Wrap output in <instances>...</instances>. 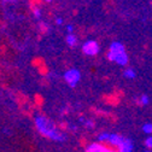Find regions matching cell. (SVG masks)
Listing matches in <instances>:
<instances>
[{"mask_svg": "<svg viewBox=\"0 0 152 152\" xmlns=\"http://www.w3.org/2000/svg\"><path fill=\"white\" fill-rule=\"evenodd\" d=\"M5 3H15V1H17V0H4Z\"/></svg>", "mask_w": 152, "mask_h": 152, "instance_id": "cell-19", "label": "cell"}, {"mask_svg": "<svg viewBox=\"0 0 152 152\" xmlns=\"http://www.w3.org/2000/svg\"><path fill=\"white\" fill-rule=\"evenodd\" d=\"M76 42H77V37H76L74 34H68L66 36V44L71 47H74L76 45Z\"/></svg>", "mask_w": 152, "mask_h": 152, "instance_id": "cell-10", "label": "cell"}, {"mask_svg": "<svg viewBox=\"0 0 152 152\" xmlns=\"http://www.w3.org/2000/svg\"><path fill=\"white\" fill-rule=\"evenodd\" d=\"M109 138H110V133L104 132V133H100V134L98 135V141L99 142H107Z\"/></svg>", "mask_w": 152, "mask_h": 152, "instance_id": "cell-11", "label": "cell"}, {"mask_svg": "<svg viewBox=\"0 0 152 152\" xmlns=\"http://www.w3.org/2000/svg\"><path fill=\"white\" fill-rule=\"evenodd\" d=\"M100 51V47H99V44L96 41V40H87L83 45H82V52L86 54V56H97Z\"/></svg>", "mask_w": 152, "mask_h": 152, "instance_id": "cell-3", "label": "cell"}, {"mask_svg": "<svg viewBox=\"0 0 152 152\" xmlns=\"http://www.w3.org/2000/svg\"><path fill=\"white\" fill-rule=\"evenodd\" d=\"M106 58L110 62H115L121 66L127 65L128 62H129V57H128V54L126 52H121V53H116V54H113L111 52H107L106 53Z\"/></svg>", "mask_w": 152, "mask_h": 152, "instance_id": "cell-4", "label": "cell"}, {"mask_svg": "<svg viewBox=\"0 0 152 152\" xmlns=\"http://www.w3.org/2000/svg\"><path fill=\"white\" fill-rule=\"evenodd\" d=\"M109 52L116 54V53H121V52H126V47L122 42L120 41H113L110 44V47H109Z\"/></svg>", "mask_w": 152, "mask_h": 152, "instance_id": "cell-7", "label": "cell"}, {"mask_svg": "<svg viewBox=\"0 0 152 152\" xmlns=\"http://www.w3.org/2000/svg\"><path fill=\"white\" fill-rule=\"evenodd\" d=\"M31 10H33V15L35 18H37V20H40L41 18V9L39 6H34L31 5Z\"/></svg>", "mask_w": 152, "mask_h": 152, "instance_id": "cell-12", "label": "cell"}, {"mask_svg": "<svg viewBox=\"0 0 152 152\" xmlns=\"http://www.w3.org/2000/svg\"><path fill=\"white\" fill-rule=\"evenodd\" d=\"M126 139L127 138H124V137H122V135H120V134H110V138H109V140H107V144H110L111 146H113V147H117V148H120L123 144H124V141H126Z\"/></svg>", "mask_w": 152, "mask_h": 152, "instance_id": "cell-6", "label": "cell"}, {"mask_svg": "<svg viewBox=\"0 0 152 152\" xmlns=\"http://www.w3.org/2000/svg\"><path fill=\"white\" fill-rule=\"evenodd\" d=\"M85 152H117V151L103 145L102 142H92L86 147Z\"/></svg>", "mask_w": 152, "mask_h": 152, "instance_id": "cell-5", "label": "cell"}, {"mask_svg": "<svg viewBox=\"0 0 152 152\" xmlns=\"http://www.w3.org/2000/svg\"><path fill=\"white\" fill-rule=\"evenodd\" d=\"M145 146L148 148V150H152V137H147L146 140H145Z\"/></svg>", "mask_w": 152, "mask_h": 152, "instance_id": "cell-15", "label": "cell"}, {"mask_svg": "<svg viewBox=\"0 0 152 152\" xmlns=\"http://www.w3.org/2000/svg\"><path fill=\"white\" fill-rule=\"evenodd\" d=\"M56 23H57V24H58V26H61V24H63V18H61V17H58V18H57V20H56Z\"/></svg>", "mask_w": 152, "mask_h": 152, "instance_id": "cell-18", "label": "cell"}, {"mask_svg": "<svg viewBox=\"0 0 152 152\" xmlns=\"http://www.w3.org/2000/svg\"><path fill=\"white\" fill-rule=\"evenodd\" d=\"M133 150H134V144L130 139L127 138L124 144L118 148V152H133Z\"/></svg>", "mask_w": 152, "mask_h": 152, "instance_id": "cell-8", "label": "cell"}, {"mask_svg": "<svg viewBox=\"0 0 152 152\" xmlns=\"http://www.w3.org/2000/svg\"><path fill=\"white\" fill-rule=\"evenodd\" d=\"M85 121H86V120H85V117H82V116H81V117H80V122L85 123Z\"/></svg>", "mask_w": 152, "mask_h": 152, "instance_id": "cell-20", "label": "cell"}, {"mask_svg": "<svg viewBox=\"0 0 152 152\" xmlns=\"http://www.w3.org/2000/svg\"><path fill=\"white\" fill-rule=\"evenodd\" d=\"M83 124H85L86 128H93V127H94V122H93L92 120H86Z\"/></svg>", "mask_w": 152, "mask_h": 152, "instance_id": "cell-16", "label": "cell"}, {"mask_svg": "<svg viewBox=\"0 0 152 152\" xmlns=\"http://www.w3.org/2000/svg\"><path fill=\"white\" fill-rule=\"evenodd\" d=\"M150 103V98H148V96H146V94H142V96L139 98V104L140 105H147Z\"/></svg>", "mask_w": 152, "mask_h": 152, "instance_id": "cell-14", "label": "cell"}, {"mask_svg": "<svg viewBox=\"0 0 152 152\" xmlns=\"http://www.w3.org/2000/svg\"><path fill=\"white\" fill-rule=\"evenodd\" d=\"M142 132L145 134H152V123H145L142 126Z\"/></svg>", "mask_w": 152, "mask_h": 152, "instance_id": "cell-13", "label": "cell"}, {"mask_svg": "<svg viewBox=\"0 0 152 152\" xmlns=\"http://www.w3.org/2000/svg\"><path fill=\"white\" fill-rule=\"evenodd\" d=\"M35 127H36L37 132H39L41 135H44V137H46V138H48L51 140L62 142V141H64L66 139L63 133L57 129V127L53 123V121L48 120L44 115H37L35 117Z\"/></svg>", "mask_w": 152, "mask_h": 152, "instance_id": "cell-1", "label": "cell"}, {"mask_svg": "<svg viewBox=\"0 0 152 152\" xmlns=\"http://www.w3.org/2000/svg\"><path fill=\"white\" fill-rule=\"evenodd\" d=\"M123 75H124V77H126V79L133 80V79H135V76H137V72H135V70L133 69V68H127V69L124 70Z\"/></svg>", "mask_w": 152, "mask_h": 152, "instance_id": "cell-9", "label": "cell"}, {"mask_svg": "<svg viewBox=\"0 0 152 152\" xmlns=\"http://www.w3.org/2000/svg\"><path fill=\"white\" fill-rule=\"evenodd\" d=\"M144 152H151V150H146V151H144Z\"/></svg>", "mask_w": 152, "mask_h": 152, "instance_id": "cell-22", "label": "cell"}, {"mask_svg": "<svg viewBox=\"0 0 152 152\" xmlns=\"http://www.w3.org/2000/svg\"><path fill=\"white\" fill-rule=\"evenodd\" d=\"M45 1H47V3H51V1H52V0H45Z\"/></svg>", "mask_w": 152, "mask_h": 152, "instance_id": "cell-21", "label": "cell"}, {"mask_svg": "<svg viewBox=\"0 0 152 152\" xmlns=\"http://www.w3.org/2000/svg\"><path fill=\"white\" fill-rule=\"evenodd\" d=\"M66 30H68L69 34H72V31H74V27H72V24H68V26H66Z\"/></svg>", "mask_w": 152, "mask_h": 152, "instance_id": "cell-17", "label": "cell"}, {"mask_svg": "<svg viewBox=\"0 0 152 152\" xmlns=\"http://www.w3.org/2000/svg\"><path fill=\"white\" fill-rule=\"evenodd\" d=\"M64 79H65L66 83H68L71 88H74V87H76V85L79 83V81H80V79H81V72H80V70L75 69V68L69 69V70H66L65 74H64Z\"/></svg>", "mask_w": 152, "mask_h": 152, "instance_id": "cell-2", "label": "cell"}]
</instances>
